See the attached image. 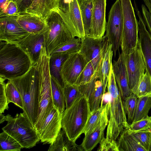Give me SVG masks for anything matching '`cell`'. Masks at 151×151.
Returning <instances> with one entry per match:
<instances>
[{
    "label": "cell",
    "mask_w": 151,
    "mask_h": 151,
    "mask_svg": "<svg viewBox=\"0 0 151 151\" xmlns=\"http://www.w3.org/2000/svg\"><path fill=\"white\" fill-rule=\"evenodd\" d=\"M45 20L47 28L44 33V46L49 57L62 44L76 37V33L68 14L59 8L52 11Z\"/></svg>",
    "instance_id": "1"
},
{
    "label": "cell",
    "mask_w": 151,
    "mask_h": 151,
    "mask_svg": "<svg viewBox=\"0 0 151 151\" xmlns=\"http://www.w3.org/2000/svg\"><path fill=\"white\" fill-rule=\"evenodd\" d=\"M9 80L19 92L23 104V112L26 114L34 126L38 115L40 94L35 66L33 65L23 76Z\"/></svg>",
    "instance_id": "2"
},
{
    "label": "cell",
    "mask_w": 151,
    "mask_h": 151,
    "mask_svg": "<svg viewBox=\"0 0 151 151\" xmlns=\"http://www.w3.org/2000/svg\"><path fill=\"white\" fill-rule=\"evenodd\" d=\"M33 65L19 47L0 40V77L9 80L21 76Z\"/></svg>",
    "instance_id": "3"
},
{
    "label": "cell",
    "mask_w": 151,
    "mask_h": 151,
    "mask_svg": "<svg viewBox=\"0 0 151 151\" xmlns=\"http://www.w3.org/2000/svg\"><path fill=\"white\" fill-rule=\"evenodd\" d=\"M110 95L109 101V121L106 137L116 140L124 129H129L122 99L116 81L111 65L107 86Z\"/></svg>",
    "instance_id": "4"
},
{
    "label": "cell",
    "mask_w": 151,
    "mask_h": 151,
    "mask_svg": "<svg viewBox=\"0 0 151 151\" xmlns=\"http://www.w3.org/2000/svg\"><path fill=\"white\" fill-rule=\"evenodd\" d=\"M49 57L45 47L41 50L38 60L34 65L40 88L38 117L34 126L38 132L53 106L52 96L51 77L49 68Z\"/></svg>",
    "instance_id": "5"
},
{
    "label": "cell",
    "mask_w": 151,
    "mask_h": 151,
    "mask_svg": "<svg viewBox=\"0 0 151 151\" xmlns=\"http://www.w3.org/2000/svg\"><path fill=\"white\" fill-rule=\"evenodd\" d=\"M91 111L88 99L84 95L65 109L62 114V129L70 139L76 142L83 133Z\"/></svg>",
    "instance_id": "6"
},
{
    "label": "cell",
    "mask_w": 151,
    "mask_h": 151,
    "mask_svg": "<svg viewBox=\"0 0 151 151\" xmlns=\"http://www.w3.org/2000/svg\"><path fill=\"white\" fill-rule=\"evenodd\" d=\"M0 120L1 124L7 122L2 128L3 131L15 139L23 148H32L40 140L36 130L24 112L17 114L14 117L9 114H0Z\"/></svg>",
    "instance_id": "7"
},
{
    "label": "cell",
    "mask_w": 151,
    "mask_h": 151,
    "mask_svg": "<svg viewBox=\"0 0 151 151\" xmlns=\"http://www.w3.org/2000/svg\"><path fill=\"white\" fill-rule=\"evenodd\" d=\"M123 16V29L120 46L125 56L133 51L138 42V22L131 0H120Z\"/></svg>",
    "instance_id": "8"
},
{
    "label": "cell",
    "mask_w": 151,
    "mask_h": 151,
    "mask_svg": "<svg viewBox=\"0 0 151 151\" xmlns=\"http://www.w3.org/2000/svg\"><path fill=\"white\" fill-rule=\"evenodd\" d=\"M123 16L120 0H116L109 11L105 35L111 44L114 57L120 46L123 29Z\"/></svg>",
    "instance_id": "9"
},
{
    "label": "cell",
    "mask_w": 151,
    "mask_h": 151,
    "mask_svg": "<svg viewBox=\"0 0 151 151\" xmlns=\"http://www.w3.org/2000/svg\"><path fill=\"white\" fill-rule=\"evenodd\" d=\"M124 56L129 86L132 93L136 95L146 70L139 41L134 50Z\"/></svg>",
    "instance_id": "10"
},
{
    "label": "cell",
    "mask_w": 151,
    "mask_h": 151,
    "mask_svg": "<svg viewBox=\"0 0 151 151\" xmlns=\"http://www.w3.org/2000/svg\"><path fill=\"white\" fill-rule=\"evenodd\" d=\"M109 43L105 35L101 38L86 37L82 40L79 52L87 62L92 64L95 72H97L102 56Z\"/></svg>",
    "instance_id": "11"
},
{
    "label": "cell",
    "mask_w": 151,
    "mask_h": 151,
    "mask_svg": "<svg viewBox=\"0 0 151 151\" xmlns=\"http://www.w3.org/2000/svg\"><path fill=\"white\" fill-rule=\"evenodd\" d=\"M16 15L0 18V40L18 45L29 33L17 22Z\"/></svg>",
    "instance_id": "12"
},
{
    "label": "cell",
    "mask_w": 151,
    "mask_h": 151,
    "mask_svg": "<svg viewBox=\"0 0 151 151\" xmlns=\"http://www.w3.org/2000/svg\"><path fill=\"white\" fill-rule=\"evenodd\" d=\"M62 114L53 105L37 132L42 142L50 144L54 142L62 128Z\"/></svg>",
    "instance_id": "13"
},
{
    "label": "cell",
    "mask_w": 151,
    "mask_h": 151,
    "mask_svg": "<svg viewBox=\"0 0 151 151\" xmlns=\"http://www.w3.org/2000/svg\"><path fill=\"white\" fill-rule=\"evenodd\" d=\"M87 62L79 52L69 55L62 65L61 71L65 85L74 84Z\"/></svg>",
    "instance_id": "14"
},
{
    "label": "cell",
    "mask_w": 151,
    "mask_h": 151,
    "mask_svg": "<svg viewBox=\"0 0 151 151\" xmlns=\"http://www.w3.org/2000/svg\"><path fill=\"white\" fill-rule=\"evenodd\" d=\"M109 101L105 105L102 116L97 124L85 135L81 145L84 151L93 149L104 137V132L109 121Z\"/></svg>",
    "instance_id": "15"
},
{
    "label": "cell",
    "mask_w": 151,
    "mask_h": 151,
    "mask_svg": "<svg viewBox=\"0 0 151 151\" xmlns=\"http://www.w3.org/2000/svg\"><path fill=\"white\" fill-rule=\"evenodd\" d=\"M93 8L89 37L101 38L106 30V0H93Z\"/></svg>",
    "instance_id": "16"
},
{
    "label": "cell",
    "mask_w": 151,
    "mask_h": 151,
    "mask_svg": "<svg viewBox=\"0 0 151 151\" xmlns=\"http://www.w3.org/2000/svg\"><path fill=\"white\" fill-rule=\"evenodd\" d=\"M134 9L139 19L138 21L139 41L145 62L146 70L151 79V36L147 29L141 13L135 1Z\"/></svg>",
    "instance_id": "17"
},
{
    "label": "cell",
    "mask_w": 151,
    "mask_h": 151,
    "mask_svg": "<svg viewBox=\"0 0 151 151\" xmlns=\"http://www.w3.org/2000/svg\"><path fill=\"white\" fill-rule=\"evenodd\" d=\"M44 32L29 33L18 45L28 55L33 65L38 60L42 48L44 46Z\"/></svg>",
    "instance_id": "18"
},
{
    "label": "cell",
    "mask_w": 151,
    "mask_h": 151,
    "mask_svg": "<svg viewBox=\"0 0 151 151\" xmlns=\"http://www.w3.org/2000/svg\"><path fill=\"white\" fill-rule=\"evenodd\" d=\"M116 81L122 99L133 93L128 84L124 56L122 52L116 60L112 64Z\"/></svg>",
    "instance_id": "19"
},
{
    "label": "cell",
    "mask_w": 151,
    "mask_h": 151,
    "mask_svg": "<svg viewBox=\"0 0 151 151\" xmlns=\"http://www.w3.org/2000/svg\"><path fill=\"white\" fill-rule=\"evenodd\" d=\"M18 23L29 33L39 34L46 31L47 26L45 19L34 14L23 13L16 15Z\"/></svg>",
    "instance_id": "20"
},
{
    "label": "cell",
    "mask_w": 151,
    "mask_h": 151,
    "mask_svg": "<svg viewBox=\"0 0 151 151\" xmlns=\"http://www.w3.org/2000/svg\"><path fill=\"white\" fill-rule=\"evenodd\" d=\"M113 54L112 45L109 43L102 55L97 72L99 80L103 84V94L106 92L111 67L112 63Z\"/></svg>",
    "instance_id": "21"
},
{
    "label": "cell",
    "mask_w": 151,
    "mask_h": 151,
    "mask_svg": "<svg viewBox=\"0 0 151 151\" xmlns=\"http://www.w3.org/2000/svg\"><path fill=\"white\" fill-rule=\"evenodd\" d=\"M59 0H33L24 13L34 14L45 19L52 11L58 8Z\"/></svg>",
    "instance_id": "22"
},
{
    "label": "cell",
    "mask_w": 151,
    "mask_h": 151,
    "mask_svg": "<svg viewBox=\"0 0 151 151\" xmlns=\"http://www.w3.org/2000/svg\"><path fill=\"white\" fill-rule=\"evenodd\" d=\"M69 55L65 53H57L49 56V68L51 76L63 88L65 84L62 78L61 71L62 65Z\"/></svg>",
    "instance_id": "23"
},
{
    "label": "cell",
    "mask_w": 151,
    "mask_h": 151,
    "mask_svg": "<svg viewBox=\"0 0 151 151\" xmlns=\"http://www.w3.org/2000/svg\"><path fill=\"white\" fill-rule=\"evenodd\" d=\"M48 151H83L81 145L70 139L65 131L61 129L54 142L50 144Z\"/></svg>",
    "instance_id": "24"
},
{
    "label": "cell",
    "mask_w": 151,
    "mask_h": 151,
    "mask_svg": "<svg viewBox=\"0 0 151 151\" xmlns=\"http://www.w3.org/2000/svg\"><path fill=\"white\" fill-rule=\"evenodd\" d=\"M117 142L119 151H146L129 129H124Z\"/></svg>",
    "instance_id": "25"
},
{
    "label": "cell",
    "mask_w": 151,
    "mask_h": 151,
    "mask_svg": "<svg viewBox=\"0 0 151 151\" xmlns=\"http://www.w3.org/2000/svg\"><path fill=\"white\" fill-rule=\"evenodd\" d=\"M67 13L75 29L76 37L82 40L86 38L78 0H71L70 4L69 11Z\"/></svg>",
    "instance_id": "26"
},
{
    "label": "cell",
    "mask_w": 151,
    "mask_h": 151,
    "mask_svg": "<svg viewBox=\"0 0 151 151\" xmlns=\"http://www.w3.org/2000/svg\"><path fill=\"white\" fill-rule=\"evenodd\" d=\"M81 12L86 37H89L90 30L93 0H78Z\"/></svg>",
    "instance_id": "27"
},
{
    "label": "cell",
    "mask_w": 151,
    "mask_h": 151,
    "mask_svg": "<svg viewBox=\"0 0 151 151\" xmlns=\"http://www.w3.org/2000/svg\"><path fill=\"white\" fill-rule=\"evenodd\" d=\"M51 87L53 105L63 114L65 108L63 88L51 77Z\"/></svg>",
    "instance_id": "28"
},
{
    "label": "cell",
    "mask_w": 151,
    "mask_h": 151,
    "mask_svg": "<svg viewBox=\"0 0 151 151\" xmlns=\"http://www.w3.org/2000/svg\"><path fill=\"white\" fill-rule=\"evenodd\" d=\"M103 92V84L99 79L96 81L94 86L87 97L91 111L97 109L100 107Z\"/></svg>",
    "instance_id": "29"
},
{
    "label": "cell",
    "mask_w": 151,
    "mask_h": 151,
    "mask_svg": "<svg viewBox=\"0 0 151 151\" xmlns=\"http://www.w3.org/2000/svg\"><path fill=\"white\" fill-rule=\"evenodd\" d=\"M151 108V97L143 96L138 98L133 122L147 117Z\"/></svg>",
    "instance_id": "30"
},
{
    "label": "cell",
    "mask_w": 151,
    "mask_h": 151,
    "mask_svg": "<svg viewBox=\"0 0 151 151\" xmlns=\"http://www.w3.org/2000/svg\"><path fill=\"white\" fill-rule=\"evenodd\" d=\"M0 151H20L23 148L14 138L3 131L0 134Z\"/></svg>",
    "instance_id": "31"
},
{
    "label": "cell",
    "mask_w": 151,
    "mask_h": 151,
    "mask_svg": "<svg viewBox=\"0 0 151 151\" xmlns=\"http://www.w3.org/2000/svg\"><path fill=\"white\" fill-rule=\"evenodd\" d=\"M81 44L82 40L81 39L78 37H73L55 50L51 55L57 53L62 52L70 54L78 52L80 50Z\"/></svg>",
    "instance_id": "32"
},
{
    "label": "cell",
    "mask_w": 151,
    "mask_h": 151,
    "mask_svg": "<svg viewBox=\"0 0 151 151\" xmlns=\"http://www.w3.org/2000/svg\"><path fill=\"white\" fill-rule=\"evenodd\" d=\"M138 99L137 95L133 93L122 99L124 111L126 115L127 116V121L129 124L133 121Z\"/></svg>",
    "instance_id": "33"
},
{
    "label": "cell",
    "mask_w": 151,
    "mask_h": 151,
    "mask_svg": "<svg viewBox=\"0 0 151 151\" xmlns=\"http://www.w3.org/2000/svg\"><path fill=\"white\" fill-rule=\"evenodd\" d=\"M5 91L8 103L12 102L23 110L22 100L18 91L9 80L5 84Z\"/></svg>",
    "instance_id": "34"
},
{
    "label": "cell",
    "mask_w": 151,
    "mask_h": 151,
    "mask_svg": "<svg viewBox=\"0 0 151 151\" xmlns=\"http://www.w3.org/2000/svg\"><path fill=\"white\" fill-rule=\"evenodd\" d=\"M63 91L65 109L69 108L77 99L83 95L78 86L75 84H66Z\"/></svg>",
    "instance_id": "35"
},
{
    "label": "cell",
    "mask_w": 151,
    "mask_h": 151,
    "mask_svg": "<svg viewBox=\"0 0 151 151\" xmlns=\"http://www.w3.org/2000/svg\"><path fill=\"white\" fill-rule=\"evenodd\" d=\"M105 105L101 106L98 109L91 111L88 122L83 130V133L84 135L91 130L99 122L103 114Z\"/></svg>",
    "instance_id": "36"
},
{
    "label": "cell",
    "mask_w": 151,
    "mask_h": 151,
    "mask_svg": "<svg viewBox=\"0 0 151 151\" xmlns=\"http://www.w3.org/2000/svg\"><path fill=\"white\" fill-rule=\"evenodd\" d=\"M136 95L138 98L151 97V79L146 71L140 83Z\"/></svg>",
    "instance_id": "37"
},
{
    "label": "cell",
    "mask_w": 151,
    "mask_h": 151,
    "mask_svg": "<svg viewBox=\"0 0 151 151\" xmlns=\"http://www.w3.org/2000/svg\"><path fill=\"white\" fill-rule=\"evenodd\" d=\"M94 73L92 64L90 62H88L74 84L79 86L88 83Z\"/></svg>",
    "instance_id": "38"
},
{
    "label": "cell",
    "mask_w": 151,
    "mask_h": 151,
    "mask_svg": "<svg viewBox=\"0 0 151 151\" xmlns=\"http://www.w3.org/2000/svg\"><path fill=\"white\" fill-rule=\"evenodd\" d=\"M129 130L131 132L151 130V118L147 116L139 120L132 122L129 124Z\"/></svg>",
    "instance_id": "39"
},
{
    "label": "cell",
    "mask_w": 151,
    "mask_h": 151,
    "mask_svg": "<svg viewBox=\"0 0 151 151\" xmlns=\"http://www.w3.org/2000/svg\"><path fill=\"white\" fill-rule=\"evenodd\" d=\"M131 132L146 151H149L151 141V130Z\"/></svg>",
    "instance_id": "40"
},
{
    "label": "cell",
    "mask_w": 151,
    "mask_h": 151,
    "mask_svg": "<svg viewBox=\"0 0 151 151\" xmlns=\"http://www.w3.org/2000/svg\"><path fill=\"white\" fill-rule=\"evenodd\" d=\"M98 151H119L116 140L104 137L99 142Z\"/></svg>",
    "instance_id": "41"
},
{
    "label": "cell",
    "mask_w": 151,
    "mask_h": 151,
    "mask_svg": "<svg viewBox=\"0 0 151 151\" xmlns=\"http://www.w3.org/2000/svg\"><path fill=\"white\" fill-rule=\"evenodd\" d=\"M4 79L0 77V114H3L9 108L8 102L5 91Z\"/></svg>",
    "instance_id": "42"
},
{
    "label": "cell",
    "mask_w": 151,
    "mask_h": 151,
    "mask_svg": "<svg viewBox=\"0 0 151 151\" xmlns=\"http://www.w3.org/2000/svg\"><path fill=\"white\" fill-rule=\"evenodd\" d=\"M16 5L18 14L24 13L32 4L33 0H9Z\"/></svg>",
    "instance_id": "43"
},
{
    "label": "cell",
    "mask_w": 151,
    "mask_h": 151,
    "mask_svg": "<svg viewBox=\"0 0 151 151\" xmlns=\"http://www.w3.org/2000/svg\"><path fill=\"white\" fill-rule=\"evenodd\" d=\"M141 9L142 17L145 25L151 36V11L148 10L143 4L141 5Z\"/></svg>",
    "instance_id": "44"
},
{
    "label": "cell",
    "mask_w": 151,
    "mask_h": 151,
    "mask_svg": "<svg viewBox=\"0 0 151 151\" xmlns=\"http://www.w3.org/2000/svg\"><path fill=\"white\" fill-rule=\"evenodd\" d=\"M18 14L17 6L12 1L9 2L4 13L0 17L5 16L17 15Z\"/></svg>",
    "instance_id": "45"
},
{
    "label": "cell",
    "mask_w": 151,
    "mask_h": 151,
    "mask_svg": "<svg viewBox=\"0 0 151 151\" xmlns=\"http://www.w3.org/2000/svg\"><path fill=\"white\" fill-rule=\"evenodd\" d=\"M72 0H59L58 8L65 13H68Z\"/></svg>",
    "instance_id": "46"
},
{
    "label": "cell",
    "mask_w": 151,
    "mask_h": 151,
    "mask_svg": "<svg viewBox=\"0 0 151 151\" xmlns=\"http://www.w3.org/2000/svg\"><path fill=\"white\" fill-rule=\"evenodd\" d=\"M9 2V0H0V16L4 13Z\"/></svg>",
    "instance_id": "47"
},
{
    "label": "cell",
    "mask_w": 151,
    "mask_h": 151,
    "mask_svg": "<svg viewBox=\"0 0 151 151\" xmlns=\"http://www.w3.org/2000/svg\"><path fill=\"white\" fill-rule=\"evenodd\" d=\"M148 10L151 11V0H143Z\"/></svg>",
    "instance_id": "48"
},
{
    "label": "cell",
    "mask_w": 151,
    "mask_h": 151,
    "mask_svg": "<svg viewBox=\"0 0 151 151\" xmlns=\"http://www.w3.org/2000/svg\"><path fill=\"white\" fill-rule=\"evenodd\" d=\"M149 151H151V141Z\"/></svg>",
    "instance_id": "49"
}]
</instances>
